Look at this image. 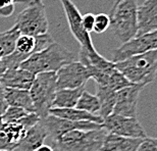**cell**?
Here are the masks:
<instances>
[{"label":"cell","instance_id":"30bf717a","mask_svg":"<svg viewBox=\"0 0 157 151\" xmlns=\"http://www.w3.org/2000/svg\"><path fill=\"white\" fill-rule=\"evenodd\" d=\"M62 7L64 9V14L67 17L68 27L73 36L75 37L81 45V48L86 49L88 51H94L95 47L93 45V41L90 34L86 32L82 25V14L78 9L76 4L71 0H60Z\"/></svg>","mask_w":157,"mask_h":151},{"label":"cell","instance_id":"603a6c76","mask_svg":"<svg viewBox=\"0 0 157 151\" xmlns=\"http://www.w3.org/2000/svg\"><path fill=\"white\" fill-rule=\"evenodd\" d=\"M14 51L17 52L18 55H21V58H23L25 61L27 58H29L31 55L37 52L35 37L21 34V35L17 37V41H15Z\"/></svg>","mask_w":157,"mask_h":151},{"label":"cell","instance_id":"7402d4cb","mask_svg":"<svg viewBox=\"0 0 157 151\" xmlns=\"http://www.w3.org/2000/svg\"><path fill=\"white\" fill-rule=\"evenodd\" d=\"M20 35V31L13 26L9 30L0 33V59L14 51L15 41Z\"/></svg>","mask_w":157,"mask_h":151},{"label":"cell","instance_id":"5bb4252c","mask_svg":"<svg viewBox=\"0 0 157 151\" xmlns=\"http://www.w3.org/2000/svg\"><path fill=\"white\" fill-rule=\"evenodd\" d=\"M35 75L21 68H7L3 74L0 84L4 88H14V89L30 90Z\"/></svg>","mask_w":157,"mask_h":151},{"label":"cell","instance_id":"ba28073f","mask_svg":"<svg viewBox=\"0 0 157 151\" xmlns=\"http://www.w3.org/2000/svg\"><path fill=\"white\" fill-rule=\"evenodd\" d=\"M102 128H104L108 133L122 137L141 138V139L147 137L145 129L143 128L137 118L111 113L110 115L103 118Z\"/></svg>","mask_w":157,"mask_h":151},{"label":"cell","instance_id":"d6986e66","mask_svg":"<svg viewBox=\"0 0 157 151\" xmlns=\"http://www.w3.org/2000/svg\"><path fill=\"white\" fill-rule=\"evenodd\" d=\"M4 94L8 106L20 107L29 112H35V108H34L29 90L4 88Z\"/></svg>","mask_w":157,"mask_h":151},{"label":"cell","instance_id":"9a60e30c","mask_svg":"<svg viewBox=\"0 0 157 151\" xmlns=\"http://www.w3.org/2000/svg\"><path fill=\"white\" fill-rule=\"evenodd\" d=\"M23 136L24 132L18 125L4 122L0 119V150L12 151L17 149Z\"/></svg>","mask_w":157,"mask_h":151},{"label":"cell","instance_id":"83f0119b","mask_svg":"<svg viewBox=\"0 0 157 151\" xmlns=\"http://www.w3.org/2000/svg\"><path fill=\"white\" fill-rule=\"evenodd\" d=\"M94 21H95V14H86L85 15H82V25L85 31L88 33L93 32Z\"/></svg>","mask_w":157,"mask_h":151},{"label":"cell","instance_id":"1f68e13d","mask_svg":"<svg viewBox=\"0 0 157 151\" xmlns=\"http://www.w3.org/2000/svg\"><path fill=\"white\" fill-rule=\"evenodd\" d=\"M6 70H7V67L5 65L4 61H3L2 59H0V81H1L2 76L6 72Z\"/></svg>","mask_w":157,"mask_h":151},{"label":"cell","instance_id":"ffe728a7","mask_svg":"<svg viewBox=\"0 0 157 151\" xmlns=\"http://www.w3.org/2000/svg\"><path fill=\"white\" fill-rule=\"evenodd\" d=\"M85 87L74 89H58L55 93L52 107L56 108H73L76 107L78 100L82 95Z\"/></svg>","mask_w":157,"mask_h":151},{"label":"cell","instance_id":"f546056e","mask_svg":"<svg viewBox=\"0 0 157 151\" xmlns=\"http://www.w3.org/2000/svg\"><path fill=\"white\" fill-rule=\"evenodd\" d=\"M13 12H14V4L4 6V7L0 8V17H11Z\"/></svg>","mask_w":157,"mask_h":151},{"label":"cell","instance_id":"f1b7e54d","mask_svg":"<svg viewBox=\"0 0 157 151\" xmlns=\"http://www.w3.org/2000/svg\"><path fill=\"white\" fill-rule=\"evenodd\" d=\"M7 107H8V104H7V102H6V99H5L4 87L0 84V116L5 112Z\"/></svg>","mask_w":157,"mask_h":151},{"label":"cell","instance_id":"8fae6325","mask_svg":"<svg viewBox=\"0 0 157 151\" xmlns=\"http://www.w3.org/2000/svg\"><path fill=\"white\" fill-rule=\"evenodd\" d=\"M41 122L45 127L48 135L51 136L52 140L71 131L76 130H95L102 127V125L92 122H74L57 116L48 114L46 118H41Z\"/></svg>","mask_w":157,"mask_h":151},{"label":"cell","instance_id":"2e32d148","mask_svg":"<svg viewBox=\"0 0 157 151\" xmlns=\"http://www.w3.org/2000/svg\"><path fill=\"white\" fill-rule=\"evenodd\" d=\"M143 139L128 138L107 133L100 151H137Z\"/></svg>","mask_w":157,"mask_h":151},{"label":"cell","instance_id":"ac0fdd59","mask_svg":"<svg viewBox=\"0 0 157 151\" xmlns=\"http://www.w3.org/2000/svg\"><path fill=\"white\" fill-rule=\"evenodd\" d=\"M49 114L57 116V118L70 119V121H74V122H92L100 125H102L103 122V118L100 115L92 114V113L82 110V109H78L77 107H73V108L52 107L50 108Z\"/></svg>","mask_w":157,"mask_h":151},{"label":"cell","instance_id":"d6a6232c","mask_svg":"<svg viewBox=\"0 0 157 151\" xmlns=\"http://www.w3.org/2000/svg\"><path fill=\"white\" fill-rule=\"evenodd\" d=\"M34 151H54V149H53L51 146H49V145H45V144H43L42 146L38 147V148L35 149Z\"/></svg>","mask_w":157,"mask_h":151},{"label":"cell","instance_id":"5b68a950","mask_svg":"<svg viewBox=\"0 0 157 151\" xmlns=\"http://www.w3.org/2000/svg\"><path fill=\"white\" fill-rule=\"evenodd\" d=\"M56 91L57 86L55 73H41L35 76V80L29 92L35 108V113L40 118H46L49 114Z\"/></svg>","mask_w":157,"mask_h":151},{"label":"cell","instance_id":"cb8c5ba5","mask_svg":"<svg viewBox=\"0 0 157 151\" xmlns=\"http://www.w3.org/2000/svg\"><path fill=\"white\" fill-rule=\"evenodd\" d=\"M76 107L78 109H82V110L92 113V114H98L101 105H100L98 97L91 94L86 90H84L82 95L80 96V98L78 100Z\"/></svg>","mask_w":157,"mask_h":151},{"label":"cell","instance_id":"44dd1931","mask_svg":"<svg viewBox=\"0 0 157 151\" xmlns=\"http://www.w3.org/2000/svg\"><path fill=\"white\" fill-rule=\"evenodd\" d=\"M115 95L117 92L111 90L107 86H99L97 85V94L96 96L99 98L100 101V111L98 114L102 118L110 115L113 110V106L115 103Z\"/></svg>","mask_w":157,"mask_h":151},{"label":"cell","instance_id":"277c9868","mask_svg":"<svg viewBox=\"0 0 157 151\" xmlns=\"http://www.w3.org/2000/svg\"><path fill=\"white\" fill-rule=\"evenodd\" d=\"M108 132L104 128L71 131L52 140L54 151H100Z\"/></svg>","mask_w":157,"mask_h":151},{"label":"cell","instance_id":"9c48e42d","mask_svg":"<svg viewBox=\"0 0 157 151\" xmlns=\"http://www.w3.org/2000/svg\"><path fill=\"white\" fill-rule=\"evenodd\" d=\"M55 74L57 90L85 87L87 81L91 79L87 68L78 60L63 65Z\"/></svg>","mask_w":157,"mask_h":151},{"label":"cell","instance_id":"484cf974","mask_svg":"<svg viewBox=\"0 0 157 151\" xmlns=\"http://www.w3.org/2000/svg\"><path fill=\"white\" fill-rule=\"evenodd\" d=\"M110 27V18L106 14H98L95 15V21H94L93 32L96 34H103Z\"/></svg>","mask_w":157,"mask_h":151},{"label":"cell","instance_id":"3957f363","mask_svg":"<svg viewBox=\"0 0 157 151\" xmlns=\"http://www.w3.org/2000/svg\"><path fill=\"white\" fill-rule=\"evenodd\" d=\"M110 29L119 43L124 44L138 32L137 0H115L110 14Z\"/></svg>","mask_w":157,"mask_h":151},{"label":"cell","instance_id":"4316f807","mask_svg":"<svg viewBox=\"0 0 157 151\" xmlns=\"http://www.w3.org/2000/svg\"><path fill=\"white\" fill-rule=\"evenodd\" d=\"M137 151H157V138L146 137L142 140Z\"/></svg>","mask_w":157,"mask_h":151},{"label":"cell","instance_id":"e0dca14e","mask_svg":"<svg viewBox=\"0 0 157 151\" xmlns=\"http://www.w3.org/2000/svg\"><path fill=\"white\" fill-rule=\"evenodd\" d=\"M48 136V132L46 131L40 119L38 124L28 129L17 148L21 151H34L43 145L44 141Z\"/></svg>","mask_w":157,"mask_h":151},{"label":"cell","instance_id":"6da1fadb","mask_svg":"<svg viewBox=\"0 0 157 151\" xmlns=\"http://www.w3.org/2000/svg\"><path fill=\"white\" fill-rule=\"evenodd\" d=\"M75 60H77L75 53L54 41L45 49L34 53L27 58L20 68L36 76L41 73H56L63 65Z\"/></svg>","mask_w":157,"mask_h":151},{"label":"cell","instance_id":"7a4b0ae2","mask_svg":"<svg viewBox=\"0 0 157 151\" xmlns=\"http://www.w3.org/2000/svg\"><path fill=\"white\" fill-rule=\"evenodd\" d=\"M114 64L130 83L145 87L151 84L156 78L157 49L133 55Z\"/></svg>","mask_w":157,"mask_h":151},{"label":"cell","instance_id":"836d02e7","mask_svg":"<svg viewBox=\"0 0 157 151\" xmlns=\"http://www.w3.org/2000/svg\"><path fill=\"white\" fill-rule=\"evenodd\" d=\"M0 151H7V150H0Z\"/></svg>","mask_w":157,"mask_h":151},{"label":"cell","instance_id":"4fadbf2b","mask_svg":"<svg viewBox=\"0 0 157 151\" xmlns=\"http://www.w3.org/2000/svg\"><path fill=\"white\" fill-rule=\"evenodd\" d=\"M157 30V0H145L138 6V35Z\"/></svg>","mask_w":157,"mask_h":151},{"label":"cell","instance_id":"7c38bea8","mask_svg":"<svg viewBox=\"0 0 157 151\" xmlns=\"http://www.w3.org/2000/svg\"><path fill=\"white\" fill-rule=\"evenodd\" d=\"M144 89L142 85L131 84L118 90L115 95V103L112 113L124 116L137 118V105L141 91Z\"/></svg>","mask_w":157,"mask_h":151},{"label":"cell","instance_id":"d4e9b609","mask_svg":"<svg viewBox=\"0 0 157 151\" xmlns=\"http://www.w3.org/2000/svg\"><path fill=\"white\" fill-rule=\"evenodd\" d=\"M28 113L30 112L25 110L23 108L14 107V106H8L5 112L0 116V119L4 122H18Z\"/></svg>","mask_w":157,"mask_h":151},{"label":"cell","instance_id":"4dcf8cb0","mask_svg":"<svg viewBox=\"0 0 157 151\" xmlns=\"http://www.w3.org/2000/svg\"><path fill=\"white\" fill-rule=\"evenodd\" d=\"M31 0H0V8L14 3H29Z\"/></svg>","mask_w":157,"mask_h":151},{"label":"cell","instance_id":"52a82bcc","mask_svg":"<svg viewBox=\"0 0 157 151\" xmlns=\"http://www.w3.org/2000/svg\"><path fill=\"white\" fill-rule=\"evenodd\" d=\"M157 49V30L134 37L111 51V61L118 62L133 55Z\"/></svg>","mask_w":157,"mask_h":151},{"label":"cell","instance_id":"8992f818","mask_svg":"<svg viewBox=\"0 0 157 151\" xmlns=\"http://www.w3.org/2000/svg\"><path fill=\"white\" fill-rule=\"evenodd\" d=\"M13 27L21 34L34 37L48 32L49 24L43 0H31L27 7L18 14Z\"/></svg>","mask_w":157,"mask_h":151}]
</instances>
